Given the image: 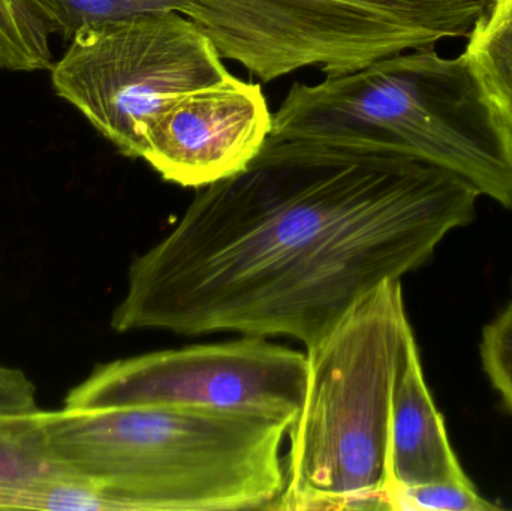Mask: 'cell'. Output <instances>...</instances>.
<instances>
[{"mask_svg": "<svg viewBox=\"0 0 512 511\" xmlns=\"http://www.w3.org/2000/svg\"><path fill=\"white\" fill-rule=\"evenodd\" d=\"M480 197L397 150L270 135L245 170L200 189L173 230L132 260L111 329L312 347L471 224Z\"/></svg>", "mask_w": 512, "mask_h": 511, "instance_id": "cell-1", "label": "cell"}, {"mask_svg": "<svg viewBox=\"0 0 512 511\" xmlns=\"http://www.w3.org/2000/svg\"><path fill=\"white\" fill-rule=\"evenodd\" d=\"M289 429L212 408L42 411L51 461L87 480L102 510H273Z\"/></svg>", "mask_w": 512, "mask_h": 511, "instance_id": "cell-2", "label": "cell"}, {"mask_svg": "<svg viewBox=\"0 0 512 511\" xmlns=\"http://www.w3.org/2000/svg\"><path fill=\"white\" fill-rule=\"evenodd\" d=\"M271 135L397 150L512 210V134L465 53L417 48L318 84H292Z\"/></svg>", "mask_w": 512, "mask_h": 511, "instance_id": "cell-3", "label": "cell"}, {"mask_svg": "<svg viewBox=\"0 0 512 511\" xmlns=\"http://www.w3.org/2000/svg\"><path fill=\"white\" fill-rule=\"evenodd\" d=\"M412 336L397 279L306 348V390L273 510L388 509L391 404Z\"/></svg>", "mask_w": 512, "mask_h": 511, "instance_id": "cell-4", "label": "cell"}, {"mask_svg": "<svg viewBox=\"0 0 512 511\" xmlns=\"http://www.w3.org/2000/svg\"><path fill=\"white\" fill-rule=\"evenodd\" d=\"M490 0H185L222 59L264 83L318 68L327 77L444 39L469 38Z\"/></svg>", "mask_w": 512, "mask_h": 511, "instance_id": "cell-5", "label": "cell"}, {"mask_svg": "<svg viewBox=\"0 0 512 511\" xmlns=\"http://www.w3.org/2000/svg\"><path fill=\"white\" fill-rule=\"evenodd\" d=\"M51 84L120 155L141 159L153 114L233 77L212 39L179 11L144 12L80 30Z\"/></svg>", "mask_w": 512, "mask_h": 511, "instance_id": "cell-6", "label": "cell"}, {"mask_svg": "<svg viewBox=\"0 0 512 511\" xmlns=\"http://www.w3.org/2000/svg\"><path fill=\"white\" fill-rule=\"evenodd\" d=\"M306 381V354L245 335L222 344L155 351L96 366L69 390L63 408H212L292 426Z\"/></svg>", "mask_w": 512, "mask_h": 511, "instance_id": "cell-7", "label": "cell"}, {"mask_svg": "<svg viewBox=\"0 0 512 511\" xmlns=\"http://www.w3.org/2000/svg\"><path fill=\"white\" fill-rule=\"evenodd\" d=\"M271 131L273 113L261 86L233 75L153 114L141 159L165 182L203 189L245 170Z\"/></svg>", "mask_w": 512, "mask_h": 511, "instance_id": "cell-8", "label": "cell"}, {"mask_svg": "<svg viewBox=\"0 0 512 511\" xmlns=\"http://www.w3.org/2000/svg\"><path fill=\"white\" fill-rule=\"evenodd\" d=\"M388 467V492L439 482L474 486L451 447L444 417L427 387L415 336L409 339L394 389Z\"/></svg>", "mask_w": 512, "mask_h": 511, "instance_id": "cell-9", "label": "cell"}, {"mask_svg": "<svg viewBox=\"0 0 512 511\" xmlns=\"http://www.w3.org/2000/svg\"><path fill=\"white\" fill-rule=\"evenodd\" d=\"M465 54L512 134V0H490Z\"/></svg>", "mask_w": 512, "mask_h": 511, "instance_id": "cell-10", "label": "cell"}, {"mask_svg": "<svg viewBox=\"0 0 512 511\" xmlns=\"http://www.w3.org/2000/svg\"><path fill=\"white\" fill-rule=\"evenodd\" d=\"M57 470L45 447L42 411L0 414V510H14L36 477Z\"/></svg>", "mask_w": 512, "mask_h": 511, "instance_id": "cell-11", "label": "cell"}, {"mask_svg": "<svg viewBox=\"0 0 512 511\" xmlns=\"http://www.w3.org/2000/svg\"><path fill=\"white\" fill-rule=\"evenodd\" d=\"M51 35L71 42L80 30L144 12L180 11L185 0H27Z\"/></svg>", "mask_w": 512, "mask_h": 511, "instance_id": "cell-12", "label": "cell"}, {"mask_svg": "<svg viewBox=\"0 0 512 511\" xmlns=\"http://www.w3.org/2000/svg\"><path fill=\"white\" fill-rule=\"evenodd\" d=\"M50 30L27 0H0V69L50 71Z\"/></svg>", "mask_w": 512, "mask_h": 511, "instance_id": "cell-13", "label": "cell"}, {"mask_svg": "<svg viewBox=\"0 0 512 511\" xmlns=\"http://www.w3.org/2000/svg\"><path fill=\"white\" fill-rule=\"evenodd\" d=\"M390 510L417 511H489L496 510L478 494L475 486L439 482L388 492Z\"/></svg>", "mask_w": 512, "mask_h": 511, "instance_id": "cell-14", "label": "cell"}, {"mask_svg": "<svg viewBox=\"0 0 512 511\" xmlns=\"http://www.w3.org/2000/svg\"><path fill=\"white\" fill-rule=\"evenodd\" d=\"M480 351L490 383L512 411V299L484 327Z\"/></svg>", "mask_w": 512, "mask_h": 511, "instance_id": "cell-15", "label": "cell"}, {"mask_svg": "<svg viewBox=\"0 0 512 511\" xmlns=\"http://www.w3.org/2000/svg\"><path fill=\"white\" fill-rule=\"evenodd\" d=\"M36 404V387L20 369L0 365V414L32 413Z\"/></svg>", "mask_w": 512, "mask_h": 511, "instance_id": "cell-16", "label": "cell"}]
</instances>
